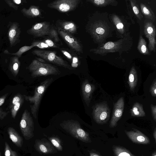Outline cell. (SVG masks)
Masks as SVG:
<instances>
[{
  "mask_svg": "<svg viewBox=\"0 0 156 156\" xmlns=\"http://www.w3.org/2000/svg\"><path fill=\"white\" fill-rule=\"evenodd\" d=\"M108 15L107 12H96L89 17L86 26V32L98 47L106 43L107 39L112 37L115 31Z\"/></svg>",
  "mask_w": 156,
  "mask_h": 156,
  "instance_id": "cell-1",
  "label": "cell"
},
{
  "mask_svg": "<svg viewBox=\"0 0 156 156\" xmlns=\"http://www.w3.org/2000/svg\"><path fill=\"white\" fill-rule=\"evenodd\" d=\"M91 115L94 122L100 126H108L113 107L112 96L102 87L92 101Z\"/></svg>",
  "mask_w": 156,
  "mask_h": 156,
  "instance_id": "cell-2",
  "label": "cell"
},
{
  "mask_svg": "<svg viewBox=\"0 0 156 156\" xmlns=\"http://www.w3.org/2000/svg\"><path fill=\"white\" fill-rule=\"evenodd\" d=\"M112 97L113 107L108 127L114 129L129 118L127 107L128 97L125 92H120Z\"/></svg>",
  "mask_w": 156,
  "mask_h": 156,
  "instance_id": "cell-3",
  "label": "cell"
},
{
  "mask_svg": "<svg viewBox=\"0 0 156 156\" xmlns=\"http://www.w3.org/2000/svg\"><path fill=\"white\" fill-rule=\"evenodd\" d=\"M127 97L129 118H141L152 121L150 105L152 101L146 98L143 94Z\"/></svg>",
  "mask_w": 156,
  "mask_h": 156,
  "instance_id": "cell-4",
  "label": "cell"
},
{
  "mask_svg": "<svg viewBox=\"0 0 156 156\" xmlns=\"http://www.w3.org/2000/svg\"><path fill=\"white\" fill-rule=\"evenodd\" d=\"M133 44V38L129 32L122 38L116 41L106 42L96 48L90 49V51L96 55L102 56L109 53L115 52H118L121 55L123 52L129 51Z\"/></svg>",
  "mask_w": 156,
  "mask_h": 156,
  "instance_id": "cell-5",
  "label": "cell"
},
{
  "mask_svg": "<svg viewBox=\"0 0 156 156\" xmlns=\"http://www.w3.org/2000/svg\"><path fill=\"white\" fill-rule=\"evenodd\" d=\"M126 94L128 96L137 95L142 83L141 72L139 67L133 64L127 68L123 77Z\"/></svg>",
  "mask_w": 156,
  "mask_h": 156,
  "instance_id": "cell-6",
  "label": "cell"
},
{
  "mask_svg": "<svg viewBox=\"0 0 156 156\" xmlns=\"http://www.w3.org/2000/svg\"><path fill=\"white\" fill-rule=\"evenodd\" d=\"M44 60L37 58L34 60L28 68L33 78L50 75H59L61 72L53 65L45 63Z\"/></svg>",
  "mask_w": 156,
  "mask_h": 156,
  "instance_id": "cell-7",
  "label": "cell"
},
{
  "mask_svg": "<svg viewBox=\"0 0 156 156\" xmlns=\"http://www.w3.org/2000/svg\"><path fill=\"white\" fill-rule=\"evenodd\" d=\"M60 125L74 138L86 143L92 142L89 133L82 128L77 121L73 119L64 120Z\"/></svg>",
  "mask_w": 156,
  "mask_h": 156,
  "instance_id": "cell-8",
  "label": "cell"
},
{
  "mask_svg": "<svg viewBox=\"0 0 156 156\" xmlns=\"http://www.w3.org/2000/svg\"><path fill=\"white\" fill-rule=\"evenodd\" d=\"M53 81L52 77L46 79L36 87L34 94L32 96L23 95L25 100L32 104L30 105L31 113L34 118L37 117V113L38 110L41 98L46 90Z\"/></svg>",
  "mask_w": 156,
  "mask_h": 156,
  "instance_id": "cell-9",
  "label": "cell"
},
{
  "mask_svg": "<svg viewBox=\"0 0 156 156\" xmlns=\"http://www.w3.org/2000/svg\"><path fill=\"white\" fill-rule=\"evenodd\" d=\"M102 88L101 84L94 79H85L81 85L83 99L87 106L89 108L94 97Z\"/></svg>",
  "mask_w": 156,
  "mask_h": 156,
  "instance_id": "cell-10",
  "label": "cell"
},
{
  "mask_svg": "<svg viewBox=\"0 0 156 156\" xmlns=\"http://www.w3.org/2000/svg\"><path fill=\"white\" fill-rule=\"evenodd\" d=\"M108 16L114 27L117 37L122 38L129 33L131 23L127 17L114 13L108 14Z\"/></svg>",
  "mask_w": 156,
  "mask_h": 156,
  "instance_id": "cell-11",
  "label": "cell"
},
{
  "mask_svg": "<svg viewBox=\"0 0 156 156\" xmlns=\"http://www.w3.org/2000/svg\"><path fill=\"white\" fill-rule=\"evenodd\" d=\"M32 53L44 61L70 70L74 69L67 62L57 55L55 51L35 49L32 51Z\"/></svg>",
  "mask_w": 156,
  "mask_h": 156,
  "instance_id": "cell-12",
  "label": "cell"
},
{
  "mask_svg": "<svg viewBox=\"0 0 156 156\" xmlns=\"http://www.w3.org/2000/svg\"><path fill=\"white\" fill-rule=\"evenodd\" d=\"M19 125L21 133L26 140H29L34 136V120L27 109L24 111L22 115Z\"/></svg>",
  "mask_w": 156,
  "mask_h": 156,
  "instance_id": "cell-13",
  "label": "cell"
},
{
  "mask_svg": "<svg viewBox=\"0 0 156 156\" xmlns=\"http://www.w3.org/2000/svg\"><path fill=\"white\" fill-rule=\"evenodd\" d=\"M143 94L149 100L156 102V71L150 73L143 83Z\"/></svg>",
  "mask_w": 156,
  "mask_h": 156,
  "instance_id": "cell-14",
  "label": "cell"
},
{
  "mask_svg": "<svg viewBox=\"0 0 156 156\" xmlns=\"http://www.w3.org/2000/svg\"><path fill=\"white\" fill-rule=\"evenodd\" d=\"M80 0H58L48 4L49 8L56 9L62 12H66L75 9L80 2Z\"/></svg>",
  "mask_w": 156,
  "mask_h": 156,
  "instance_id": "cell-15",
  "label": "cell"
},
{
  "mask_svg": "<svg viewBox=\"0 0 156 156\" xmlns=\"http://www.w3.org/2000/svg\"><path fill=\"white\" fill-rule=\"evenodd\" d=\"M144 33L149 41L148 47L151 51H156V30L153 22L150 20L145 19L144 26Z\"/></svg>",
  "mask_w": 156,
  "mask_h": 156,
  "instance_id": "cell-16",
  "label": "cell"
},
{
  "mask_svg": "<svg viewBox=\"0 0 156 156\" xmlns=\"http://www.w3.org/2000/svg\"><path fill=\"white\" fill-rule=\"evenodd\" d=\"M34 147L38 152L42 154H53L57 152L51 142L45 138L36 140Z\"/></svg>",
  "mask_w": 156,
  "mask_h": 156,
  "instance_id": "cell-17",
  "label": "cell"
},
{
  "mask_svg": "<svg viewBox=\"0 0 156 156\" xmlns=\"http://www.w3.org/2000/svg\"><path fill=\"white\" fill-rule=\"evenodd\" d=\"M58 33L64 41L73 51L79 53H83V47L82 44L72 34L58 30Z\"/></svg>",
  "mask_w": 156,
  "mask_h": 156,
  "instance_id": "cell-18",
  "label": "cell"
},
{
  "mask_svg": "<svg viewBox=\"0 0 156 156\" xmlns=\"http://www.w3.org/2000/svg\"><path fill=\"white\" fill-rule=\"evenodd\" d=\"M51 26L47 22L37 23L33 25L27 32L34 37H41L48 35Z\"/></svg>",
  "mask_w": 156,
  "mask_h": 156,
  "instance_id": "cell-19",
  "label": "cell"
},
{
  "mask_svg": "<svg viewBox=\"0 0 156 156\" xmlns=\"http://www.w3.org/2000/svg\"><path fill=\"white\" fill-rule=\"evenodd\" d=\"M124 132L133 142L140 144H149V139L140 131L135 127H132L130 130H125Z\"/></svg>",
  "mask_w": 156,
  "mask_h": 156,
  "instance_id": "cell-20",
  "label": "cell"
},
{
  "mask_svg": "<svg viewBox=\"0 0 156 156\" xmlns=\"http://www.w3.org/2000/svg\"><path fill=\"white\" fill-rule=\"evenodd\" d=\"M21 31L18 24L13 23L9 28L8 37L11 47L20 42V37Z\"/></svg>",
  "mask_w": 156,
  "mask_h": 156,
  "instance_id": "cell-21",
  "label": "cell"
},
{
  "mask_svg": "<svg viewBox=\"0 0 156 156\" xmlns=\"http://www.w3.org/2000/svg\"><path fill=\"white\" fill-rule=\"evenodd\" d=\"M57 30L62 31L70 34L75 33L77 27L74 23L71 21L58 20L56 23Z\"/></svg>",
  "mask_w": 156,
  "mask_h": 156,
  "instance_id": "cell-22",
  "label": "cell"
},
{
  "mask_svg": "<svg viewBox=\"0 0 156 156\" xmlns=\"http://www.w3.org/2000/svg\"><path fill=\"white\" fill-rule=\"evenodd\" d=\"M7 131L9 138L13 143L17 147H22L23 143V138L12 127H9Z\"/></svg>",
  "mask_w": 156,
  "mask_h": 156,
  "instance_id": "cell-23",
  "label": "cell"
},
{
  "mask_svg": "<svg viewBox=\"0 0 156 156\" xmlns=\"http://www.w3.org/2000/svg\"><path fill=\"white\" fill-rule=\"evenodd\" d=\"M21 12L25 16L30 18L37 17L41 15L39 8L34 5L31 6L28 9L23 8Z\"/></svg>",
  "mask_w": 156,
  "mask_h": 156,
  "instance_id": "cell-24",
  "label": "cell"
},
{
  "mask_svg": "<svg viewBox=\"0 0 156 156\" xmlns=\"http://www.w3.org/2000/svg\"><path fill=\"white\" fill-rule=\"evenodd\" d=\"M140 7L142 13L146 19L151 20L153 23L156 20V16L151 8L147 5L140 3Z\"/></svg>",
  "mask_w": 156,
  "mask_h": 156,
  "instance_id": "cell-25",
  "label": "cell"
},
{
  "mask_svg": "<svg viewBox=\"0 0 156 156\" xmlns=\"http://www.w3.org/2000/svg\"><path fill=\"white\" fill-rule=\"evenodd\" d=\"M60 50L72 64H76L77 65L79 59L77 55L74 52L67 48H61Z\"/></svg>",
  "mask_w": 156,
  "mask_h": 156,
  "instance_id": "cell-26",
  "label": "cell"
},
{
  "mask_svg": "<svg viewBox=\"0 0 156 156\" xmlns=\"http://www.w3.org/2000/svg\"><path fill=\"white\" fill-rule=\"evenodd\" d=\"M87 1L96 6L101 7L108 5L116 6L118 3V2L115 0H88Z\"/></svg>",
  "mask_w": 156,
  "mask_h": 156,
  "instance_id": "cell-27",
  "label": "cell"
},
{
  "mask_svg": "<svg viewBox=\"0 0 156 156\" xmlns=\"http://www.w3.org/2000/svg\"><path fill=\"white\" fill-rule=\"evenodd\" d=\"M112 149L114 156H135L129 151L122 146L114 145Z\"/></svg>",
  "mask_w": 156,
  "mask_h": 156,
  "instance_id": "cell-28",
  "label": "cell"
},
{
  "mask_svg": "<svg viewBox=\"0 0 156 156\" xmlns=\"http://www.w3.org/2000/svg\"><path fill=\"white\" fill-rule=\"evenodd\" d=\"M137 48L141 54L145 55L151 54L147 47V42L142 35L140 36Z\"/></svg>",
  "mask_w": 156,
  "mask_h": 156,
  "instance_id": "cell-29",
  "label": "cell"
},
{
  "mask_svg": "<svg viewBox=\"0 0 156 156\" xmlns=\"http://www.w3.org/2000/svg\"><path fill=\"white\" fill-rule=\"evenodd\" d=\"M20 63L19 58L15 56L12 58L10 64V70L14 76H16L19 72Z\"/></svg>",
  "mask_w": 156,
  "mask_h": 156,
  "instance_id": "cell-30",
  "label": "cell"
},
{
  "mask_svg": "<svg viewBox=\"0 0 156 156\" xmlns=\"http://www.w3.org/2000/svg\"><path fill=\"white\" fill-rule=\"evenodd\" d=\"M129 1L130 2L133 12L136 17L138 20H142L144 18V16L140 11L139 6L136 1L130 0H129Z\"/></svg>",
  "mask_w": 156,
  "mask_h": 156,
  "instance_id": "cell-31",
  "label": "cell"
},
{
  "mask_svg": "<svg viewBox=\"0 0 156 156\" xmlns=\"http://www.w3.org/2000/svg\"><path fill=\"white\" fill-rule=\"evenodd\" d=\"M48 139L57 150L60 151H62L63 147L61 144V142L59 138L55 136H52L49 137Z\"/></svg>",
  "mask_w": 156,
  "mask_h": 156,
  "instance_id": "cell-32",
  "label": "cell"
},
{
  "mask_svg": "<svg viewBox=\"0 0 156 156\" xmlns=\"http://www.w3.org/2000/svg\"><path fill=\"white\" fill-rule=\"evenodd\" d=\"M34 47L35 46L33 44H32L30 46H24L21 47L18 51L15 53H9L7 50L4 51V52L6 54L15 55L19 57H20L23 53L29 50Z\"/></svg>",
  "mask_w": 156,
  "mask_h": 156,
  "instance_id": "cell-33",
  "label": "cell"
},
{
  "mask_svg": "<svg viewBox=\"0 0 156 156\" xmlns=\"http://www.w3.org/2000/svg\"><path fill=\"white\" fill-rule=\"evenodd\" d=\"M24 102L23 98L15 104L11 108L12 117L15 119L17 112Z\"/></svg>",
  "mask_w": 156,
  "mask_h": 156,
  "instance_id": "cell-34",
  "label": "cell"
},
{
  "mask_svg": "<svg viewBox=\"0 0 156 156\" xmlns=\"http://www.w3.org/2000/svg\"><path fill=\"white\" fill-rule=\"evenodd\" d=\"M58 32L53 27L51 26L49 32L48 36L54 42L56 43L60 42V40L59 38Z\"/></svg>",
  "mask_w": 156,
  "mask_h": 156,
  "instance_id": "cell-35",
  "label": "cell"
},
{
  "mask_svg": "<svg viewBox=\"0 0 156 156\" xmlns=\"http://www.w3.org/2000/svg\"><path fill=\"white\" fill-rule=\"evenodd\" d=\"M6 3L11 7L16 10L18 9V6L17 5L21 3V0H5Z\"/></svg>",
  "mask_w": 156,
  "mask_h": 156,
  "instance_id": "cell-36",
  "label": "cell"
},
{
  "mask_svg": "<svg viewBox=\"0 0 156 156\" xmlns=\"http://www.w3.org/2000/svg\"><path fill=\"white\" fill-rule=\"evenodd\" d=\"M23 96L20 94H18L14 97L10 104V109L15 104L23 98Z\"/></svg>",
  "mask_w": 156,
  "mask_h": 156,
  "instance_id": "cell-37",
  "label": "cell"
},
{
  "mask_svg": "<svg viewBox=\"0 0 156 156\" xmlns=\"http://www.w3.org/2000/svg\"><path fill=\"white\" fill-rule=\"evenodd\" d=\"M49 47L59 48V46L56 43L49 39L44 40L42 41Z\"/></svg>",
  "mask_w": 156,
  "mask_h": 156,
  "instance_id": "cell-38",
  "label": "cell"
},
{
  "mask_svg": "<svg viewBox=\"0 0 156 156\" xmlns=\"http://www.w3.org/2000/svg\"><path fill=\"white\" fill-rule=\"evenodd\" d=\"M32 44L34 45L35 47L36 46L41 49H44L49 48L46 44L43 41L34 42L32 43Z\"/></svg>",
  "mask_w": 156,
  "mask_h": 156,
  "instance_id": "cell-39",
  "label": "cell"
},
{
  "mask_svg": "<svg viewBox=\"0 0 156 156\" xmlns=\"http://www.w3.org/2000/svg\"><path fill=\"white\" fill-rule=\"evenodd\" d=\"M11 148L7 142L5 143V156H10Z\"/></svg>",
  "mask_w": 156,
  "mask_h": 156,
  "instance_id": "cell-40",
  "label": "cell"
},
{
  "mask_svg": "<svg viewBox=\"0 0 156 156\" xmlns=\"http://www.w3.org/2000/svg\"><path fill=\"white\" fill-rule=\"evenodd\" d=\"M9 112L4 111L2 108H0V120H2L5 118Z\"/></svg>",
  "mask_w": 156,
  "mask_h": 156,
  "instance_id": "cell-41",
  "label": "cell"
},
{
  "mask_svg": "<svg viewBox=\"0 0 156 156\" xmlns=\"http://www.w3.org/2000/svg\"><path fill=\"white\" fill-rule=\"evenodd\" d=\"M89 156H102L97 152L92 150L89 151Z\"/></svg>",
  "mask_w": 156,
  "mask_h": 156,
  "instance_id": "cell-42",
  "label": "cell"
},
{
  "mask_svg": "<svg viewBox=\"0 0 156 156\" xmlns=\"http://www.w3.org/2000/svg\"><path fill=\"white\" fill-rule=\"evenodd\" d=\"M8 94H6L0 98V106L2 105L4 103Z\"/></svg>",
  "mask_w": 156,
  "mask_h": 156,
  "instance_id": "cell-43",
  "label": "cell"
},
{
  "mask_svg": "<svg viewBox=\"0 0 156 156\" xmlns=\"http://www.w3.org/2000/svg\"><path fill=\"white\" fill-rule=\"evenodd\" d=\"M126 5H127L128 12V14H129V15L130 19L132 23L133 24H134L135 23L134 21L133 20V18L132 15H131V14L130 12V11L129 10V6L128 5V4L127 3V4H126Z\"/></svg>",
  "mask_w": 156,
  "mask_h": 156,
  "instance_id": "cell-44",
  "label": "cell"
},
{
  "mask_svg": "<svg viewBox=\"0 0 156 156\" xmlns=\"http://www.w3.org/2000/svg\"><path fill=\"white\" fill-rule=\"evenodd\" d=\"M10 156H18L17 153L15 151L11 149L10 150Z\"/></svg>",
  "mask_w": 156,
  "mask_h": 156,
  "instance_id": "cell-45",
  "label": "cell"
},
{
  "mask_svg": "<svg viewBox=\"0 0 156 156\" xmlns=\"http://www.w3.org/2000/svg\"><path fill=\"white\" fill-rule=\"evenodd\" d=\"M154 138V139L155 142L156 141V127H155L153 133Z\"/></svg>",
  "mask_w": 156,
  "mask_h": 156,
  "instance_id": "cell-46",
  "label": "cell"
},
{
  "mask_svg": "<svg viewBox=\"0 0 156 156\" xmlns=\"http://www.w3.org/2000/svg\"><path fill=\"white\" fill-rule=\"evenodd\" d=\"M151 156H156V151H154L153 153L151 155Z\"/></svg>",
  "mask_w": 156,
  "mask_h": 156,
  "instance_id": "cell-47",
  "label": "cell"
},
{
  "mask_svg": "<svg viewBox=\"0 0 156 156\" xmlns=\"http://www.w3.org/2000/svg\"><path fill=\"white\" fill-rule=\"evenodd\" d=\"M0 156H1V153L0 152Z\"/></svg>",
  "mask_w": 156,
  "mask_h": 156,
  "instance_id": "cell-48",
  "label": "cell"
}]
</instances>
